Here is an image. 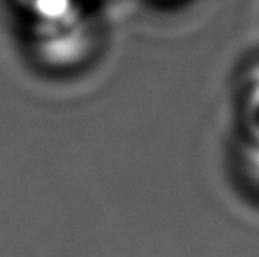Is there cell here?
<instances>
[{
  "label": "cell",
  "mask_w": 259,
  "mask_h": 257,
  "mask_svg": "<svg viewBox=\"0 0 259 257\" xmlns=\"http://www.w3.org/2000/svg\"><path fill=\"white\" fill-rule=\"evenodd\" d=\"M240 117L246 140H259V68L248 76L240 93Z\"/></svg>",
  "instance_id": "obj_1"
}]
</instances>
